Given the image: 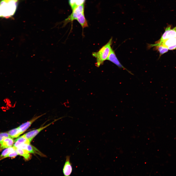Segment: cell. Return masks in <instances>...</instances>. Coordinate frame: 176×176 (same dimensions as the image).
<instances>
[{"label": "cell", "instance_id": "9c48e42d", "mask_svg": "<svg viewBox=\"0 0 176 176\" xmlns=\"http://www.w3.org/2000/svg\"><path fill=\"white\" fill-rule=\"evenodd\" d=\"M14 143L13 138L11 137L6 138L0 143V149H7L12 147Z\"/></svg>", "mask_w": 176, "mask_h": 176}, {"label": "cell", "instance_id": "5b68a950", "mask_svg": "<svg viewBox=\"0 0 176 176\" xmlns=\"http://www.w3.org/2000/svg\"><path fill=\"white\" fill-rule=\"evenodd\" d=\"M70 156L66 157V161L63 168V172L65 176H69L73 171L72 164L70 161Z\"/></svg>", "mask_w": 176, "mask_h": 176}, {"label": "cell", "instance_id": "d6986e66", "mask_svg": "<svg viewBox=\"0 0 176 176\" xmlns=\"http://www.w3.org/2000/svg\"><path fill=\"white\" fill-rule=\"evenodd\" d=\"M10 137H11L8 133H0V143L5 139Z\"/></svg>", "mask_w": 176, "mask_h": 176}, {"label": "cell", "instance_id": "6da1fadb", "mask_svg": "<svg viewBox=\"0 0 176 176\" xmlns=\"http://www.w3.org/2000/svg\"><path fill=\"white\" fill-rule=\"evenodd\" d=\"M19 0H0V17L8 18L13 16L17 9Z\"/></svg>", "mask_w": 176, "mask_h": 176}, {"label": "cell", "instance_id": "2e32d148", "mask_svg": "<svg viewBox=\"0 0 176 176\" xmlns=\"http://www.w3.org/2000/svg\"><path fill=\"white\" fill-rule=\"evenodd\" d=\"M176 37L170 38L166 40L163 42L161 45H162L167 48L168 47L176 44Z\"/></svg>", "mask_w": 176, "mask_h": 176}, {"label": "cell", "instance_id": "30bf717a", "mask_svg": "<svg viewBox=\"0 0 176 176\" xmlns=\"http://www.w3.org/2000/svg\"><path fill=\"white\" fill-rule=\"evenodd\" d=\"M14 142V146L16 148L24 144H29L30 143L24 135L15 140Z\"/></svg>", "mask_w": 176, "mask_h": 176}, {"label": "cell", "instance_id": "52a82bcc", "mask_svg": "<svg viewBox=\"0 0 176 176\" xmlns=\"http://www.w3.org/2000/svg\"><path fill=\"white\" fill-rule=\"evenodd\" d=\"M45 114H44L39 116L35 117L29 121L20 126L18 127L22 134L25 132L35 121Z\"/></svg>", "mask_w": 176, "mask_h": 176}, {"label": "cell", "instance_id": "ba28073f", "mask_svg": "<svg viewBox=\"0 0 176 176\" xmlns=\"http://www.w3.org/2000/svg\"><path fill=\"white\" fill-rule=\"evenodd\" d=\"M107 60L112 62L119 67L122 68L126 70L129 73L132 74L131 73L128 71L120 63L117 59L114 51L112 49Z\"/></svg>", "mask_w": 176, "mask_h": 176}, {"label": "cell", "instance_id": "277c9868", "mask_svg": "<svg viewBox=\"0 0 176 176\" xmlns=\"http://www.w3.org/2000/svg\"><path fill=\"white\" fill-rule=\"evenodd\" d=\"M58 120V119L55 120L52 122L45 126L41 127L37 129L31 131L24 134V135L31 142L34 138L41 131L54 123L56 121Z\"/></svg>", "mask_w": 176, "mask_h": 176}, {"label": "cell", "instance_id": "e0dca14e", "mask_svg": "<svg viewBox=\"0 0 176 176\" xmlns=\"http://www.w3.org/2000/svg\"><path fill=\"white\" fill-rule=\"evenodd\" d=\"M16 148L14 146L11 147L4 150L2 152L0 158H6V156L10 153L16 151Z\"/></svg>", "mask_w": 176, "mask_h": 176}, {"label": "cell", "instance_id": "3957f363", "mask_svg": "<svg viewBox=\"0 0 176 176\" xmlns=\"http://www.w3.org/2000/svg\"><path fill=\"white\" fill-rule=\"evenodd\" d=\"M84 4L80 5L73 11L72 13L65 20V24L69 22L73 21L77 19L82 15L84 14Z\"/></svg>", "mask_w": 176, "mask_h": 176}, {"label": "cell", "instance_id": "44dd1931", "mask_svg": "<svg viewBox=\"0 0 176 176\" xmlns=\"http://www.w3.org/2000/svg\"><path fill=\"white\" fill-rule=\"evenodd\" d=\"M167 48L168 50H175L176 49V44L173 45L168 47H167Z\"/></svg>", "mask_w": 176, "mask_h": 176}, {"label": "cell", "instance_id": "9a60e30c", "mask_svg": "<svg viewBox=\"0 0 176 176\" xmlns=\"http://www.w3.org/2000/svg\"><path fill=\"white\" fill-rule=\"evenodd\" d=\"M77 20L83 28V29L85 28L88 26L87 22L85 18L84 14L82 15L80 17L78 18Z\"/></svg>", "mask_w": 176, "mask_h": 176}, {"label": "cell", "instance_id": "ac0fdd59", "mask_svg": "<svg viewBox=\"0 0 176 176\" xmlns=\"http://www.w3.org/2000/svg\"><path fill=\"white\" fill-rule=\"evenodd\" d=\"M156 47H157V49L160 55H162L168 51V49L162 45H161Z\"/></svg>", "mask_w": 176, "mask_h": 176}, {"label": "cell", "instance_id": "7a4b0ae2", "mask_svg": "<svg viewBox=\"0 0 176 176\" xmlns=\"http://www.w3.org/2000/svg\"><path fill=\"white\" fill-rule=\"evenodd\" d=\"M112 42L111 38L108 42L103 46L97 52L92 53V55L96 59V66L99 67L102 65L104 62L107 60L112 49L111 45Z\"/></svg>", "mask_w": 176, "mask_h": 176}, {"label": "cell", "instance_id": "8992f818", "mask_svg": "<svg viewBox=\"0 0 176 176\" xmlns=\"http://www.w3.org/2000/svg\"><path fill=\"white\" fill-rule=\"evenodd\" d=\"M25 149L27 151L30 153L37 154L40 156L45 157V156L41 152L37 149L32 145L29 144H24L18 148Z\"/></svg>", "mask_w": 176, "mask_h": 176}, {"label": "cell", "instance_id": "4fadbf2b", "mask_svg": "<svg viewBox=\"0 0 176 176\" xmlns=\"http://www.w3.org/2000/svg\"><path fill=\"white\" fill-rule=\"evenodd\" d=\"M86 0H69V3L72 11L78 6L84 4Z\"/></svg>", "mask_w": 176, "mask_h": 176}, {"label": "cell", "instance_id": "5bb4252c", "mask_svg": "<svg viewBox=\"0 0 176 176\" xmlns=\"http://www.w3.org/2000/svg\"><path fill=\"white\" fill-rule=\"evenodd\" d=\"M8 133L10 137L13 138H17L22 134L18 127L10 130Z\"/></svg>", "mask_w": 176, "mask_h": 176}, {"label": "cell", "instance_id": "7c38bea8", "mask_svg": "<svg viewBox=\"0 0 176 176\" xmlns=\"http://www.w3.org/2000/svg\"><path fill=\"white\" fill-rule=\"evenodd\" d=\"M165 31L167 32V40L176 37V26L171 29L170 26H168L166 28Z\"/></svg>", "mask_w": 176, "mask_h": 176}, {"label": "cell", "instance_id": "8fae6325", "mask_svg": "<svg viewBox=\"0 0 176 176\" xmlns=\"http://www.w3.org/2000/svg\"><path fill=\"white\" fill-rule=\"evenodd\" d=\"M16 151L18 155L23 157L25 160H29L31 158V155L30 153L26 150L16 148Z\"/></svg>", "mask_w": 176, "mask_h": 176}, {"label": "cell", "instance_id": "ffe728a7", "mask_svg": "<svg viewBox=\"0 0 176 176\" xmlns=\"http://www.w3.org/2000/svg\"><path fill=\"white\" fill-rule=\"evenodd\" d=\"M18 154L16 151L9 153L6 157V158L10 157L12 158H15Z\"/></svg>", "mask_w": 176, "mask_h": 176}, {"label": "cell", "instance_id": "7402d4cb", "mask_svg": "<svg viewBox=\"0 0 176 176\" xmlns=\"http://www.w3.org/2000/svg\"></svg>", "mask_w": 176, "mask_h": 176}]
</instances>
